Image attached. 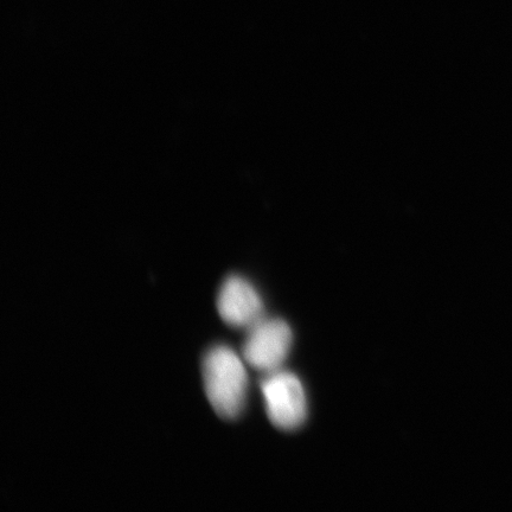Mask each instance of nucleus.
<instances>
[{
  "mask_svg": "<svg viewBox=\"0 0 512 512\" xmlns=\"http://www.w3.org/2000/svg\"><path fill=\"white\" fill-rule=\"evenodd\" d=\"M246 364L226 345H217L204 357V390L211 407L223 419H236L245 408L248 389Z\"/></svg>",
  "mask_w": 512,
  "mask_h": 512,
  "instance_id": "nucleus-1",
  "label": "nucleus"
},
{
  "mask_svg": "<svg viewBox=\"0 0 512 512\" xmlns=\"http://www.w3.org/2000/svg\"><path fill=\"white\" fill-rule=\"evenodd\" d=\"M268 419L283 431L297 430L307 418V400L303 383L288 371L267 374L261 382Z\"/></svg>",
  "mask_w": 512,
  "mask_h": 512,
  "instance_id": "nucleus-2",
  "label": "nucleus"
},
{
  "mask_svg": "<svg viewBox=\"0 0 512 512\" xmlns=\"http://www.w3.org/2000/svg\"><path fill=\"white\" fill-rule=\"evenodd\" d=\"M292 343V330L285 320L262 318L248 329L242 358L249 367L271 374L283 367Z\"/></svg>",
  "mask_w": 512,
  "mask_h": 512,
  "instance_id": "nucleus-3",
  "label": "nucleus"
},
{
  "mask_svg": "<svg viewBox=\"0 0 512 512\" xmlns=\"http://www.w3.org/2000/svg\"><path fill=\"white\" fill-rule=\"evenodd\" d=\"M217 311L223 322L238 329H249L264 317V302L248 280L233 275L224 281Z\"/></svg>",
  "mask_w": 512,
  "mask_h": 512,
  "instance_id": "nucleus-4",
  "label": "nucleus"
}]
</instances>
